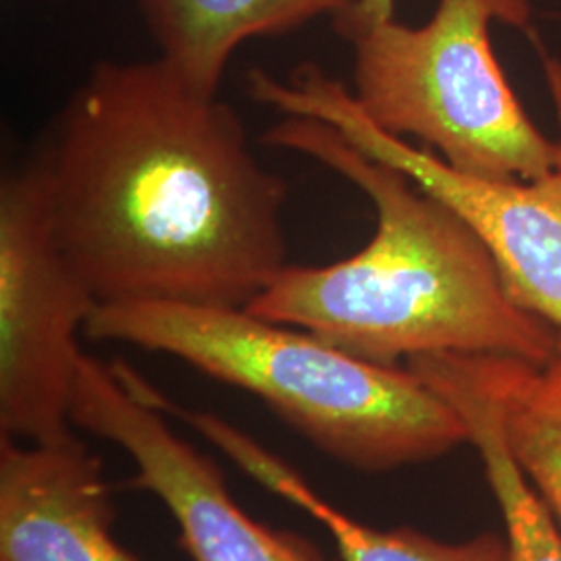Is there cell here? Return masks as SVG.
<instances>
[{"label":"cell","instance_id":"obj_1","mask_svg":"<svg viewBox=\"0 0 561 561\" xmlns=\"http://www.w3.org/2000/svg\"><path fill=\"white\" fill-rule=\"evenodd\" d=\"M99 304L245 308L287 264V185L240 115L167 60L99 62L34 159Z\"/></svg>","mask_w":561,"mask_h":561},{"label":"cell","instance_id":"obj_2","mask_svg":"<svg viewBox=\"0 0 561 561\" xmlns=\"http://www.w3.org/2000/svg\"><path fill=\"white\" fill-rule=\"evenodd\" d=\"M264 144L321 162L373 202L360 252L324 266L285 264L245 306L382 366L435 354H495L549 366L560 329L520 308L477 231L400 169L310 117H285Z\"/></svg>","mask_w":561,"mask_h":561},{"label":"cell","instance_id":"obj_3","mask_svg":"<svg viewBox=\"0 0 561 561\" xmlns=\"http://www.w3.org/2000/svg\"><path fill=\"white\" fill-rule=\"evenodd\" d=\"M83 335L173 356L243 389L322 454L366 472L435 460L468 443L460 414L408 366L362 360L245 308L99 304Z\"/></svg>","mask_w":561,"mask_h":561},{"label":"cell","instance_id":"obj_4","mask_svg":"<svg viewBox=\"0 0 561 561\" xmlns=\"http://www.w3.org/2000/svg\"><path fill=\"white\" fill-rule=\"evenodd\" d=\"M530 0H437L419 27H350L354 99L382 131L421 141L449 167L493 181H535L561 161L503 73L491 23L526 30Z\"/></svg>","mask_w":561,"mask_h":561},{"label":"cell","instance_id":"obj_5","mask_svg":"<svg viewBox=\"0 0 561 561\" xmlns=\"http://www.w3.org/2000/svg\"><path fill=\"white\" fill-rule=\"evenodd\" d=\"M542 65L561 129V60L545 57ZM248 92L285 117H310L335 127L362 152L400 169L445 202L491 252L507 296L561 331V161L535 181L466 175L433 150L382 131L364 115L352 90L317 62H304L285 80L252 69ZM558 141L561 146V131Z\"/></svg>","mask_w":561,"mask_h":561},{"label":"cell","instance_id":"obj_6","mask_svg":"<svg viewBox=\"0 0 561 561\" xmlns=\"http://www.w3.org/2000/svg\"><path fill=\"white\" fill-rule=\"evenodd\" d=\"M99 300L62 252L34 161L0 183V435H73L80 333Z\"/></svg>","mask_w":561,"mask_h":561},{"label":"cell","instance_id":"obj_7","mask_svg":"<svg viewBox=\"0 0 561 561\" xmlns=\"http://www.w3.org/2000/svg\"><path fill=\"white\" fill-rule=\"evenodd\" d=\"M71 422L129 456L136 468L129 486L152 493L169 510L192 560L324 561L310 542L254 520L233 500L221 468L180 437L113 364L83 354Z\"/></svg>","mask_w":561,"mask_h":561},{"label":"cell","instance_id":"obj_8","mask_svg":"<svg viewBox=\"0 0 561 561\" xmlns=\"http://www.w3.org/2000/svg\"><path fill=\"white\" fill-rule=\"evenodd\" d=\"M113 518L101 458L76 433L0 435V561H140L115 539Z\"/></svg>","mask_w":561,"mask_h":561},{"label":"cell","instance_id":"obj_9","mask_svg":"<svg viewBox=\"0 0 561 561\" xmlns=\"http://www.w3.org/2000/svg\"><path fill=\"white\" fill-rule=\"evenodd\" d=\"M164 410L187 422L273 495L322 524L333 537L341 561H507V541L493 533L466 542H443L408 526H368L327 502L298 470L231 422L210 412L185 410L171 400L164 401Z\"/></svg>","mask_w":561,"mask_h":561},{"label":"cell","instance_id":"obj_10","mask_svg":"<svg viewBox=\"0 0 561 561\" xmlns=\"http://www.w3.org/2000/svg\"><path fill=\"white\" fill-rule=\"evenodd\" d=\"M447 401L468 428L507 530V561H561V528L507 449L500 401L482 354H435L405 364Z\"/></svg>","mask_w":561,"mask_h":561},{"label":"cell","instance_id":"obj_11","mask_svg":"<svg viewBox=\"0 0 561 561\" xmlns=\"http://www.w3.org/2000/svg\"><path fill=\"white\" fill-rule=\"evenodd\" d=\"M360 0H138L150 36L183 80L219 94L233 53L252 38L279 36Z\"/></svg>","mask_w":561,"mask_h":561},{"label":"cell","instance_id":"obj_12","mask_svg":"<svg viewBox=\"0 0 561 561\" xmlns=\"http://www.w3.org/2000/svg\"><path fill=\"white\" fill-rule=\"evenodd\" d=\"M500 401L503 439L561 528V398L549 368L482 354Z\"/></svg>","mask_w":561,"mask_h":561},{"label":"cell","instance_id":"obj_13","mask_svg":"<svg viewBox=\"0 0 561 561\" xmlns=\"http://www.w3.org/2000/svg\"><path fill=\"white\" fill-rule=\"evenodd\" d=\"M389 20H396V0H360L352 11L333 20V25L340 34L350 27H360V25Z\"/></svg>","mask_w":561,"mask_h":561},{"label":"cell","instance_id":"obj_14","mask_svg":"<svg viewBox=\"0 0 561 561\" xmlns=\"http://www.w3.org/2000/svg\"><path fill=\"white\" fill-rule=\"evenodd\" d=\"M549 368V373H551V377H553V381L558 385V391H560L561 398V331H560V350H558V356L553 358V362L547 366Z\"/></svg>","mask_w":561,"mask_h":561}]
</instances>
